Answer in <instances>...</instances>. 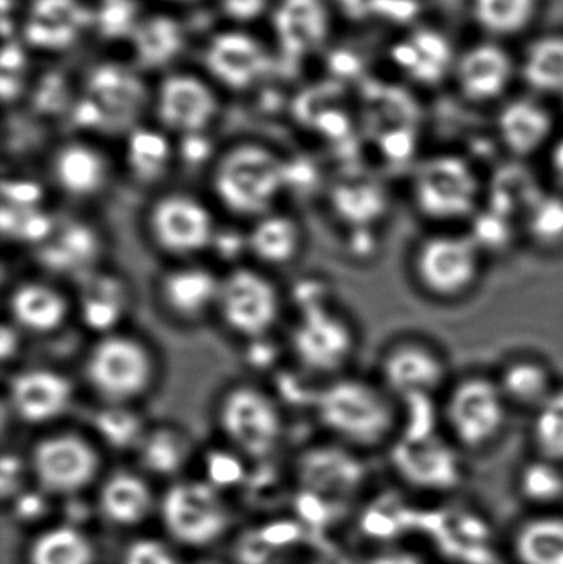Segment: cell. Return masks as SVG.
Returning <instances> with one entry per match:
<instances>
[{"label": "cell", "mask_w": 563, "mask_h": 564, "mask_svg": "<svg viewBox=\"0 0 563 564\" xmlns=\"http://www.w3.org/2000/svg\"><path fill=\"white\" fill-rule=\"evenodd\" d=\"M126 564H177L174 556L155 542H138L128 550Z\"/></svg>", "instance_id": "cell-49"}, {"label": "cell", "mask_w": 563, "mask_h": 564, "mask_svg": "<svg viewBox=\"0 0 563 564\" xmlns=\"http://www.w3.org/2000/svg\"><path fill=\"white\" fill-rule=\"evenodd\" d=\"M456 82L466 98L476 102L499 98L515 76L512 56L496 43H478L456 62Z\"/></svg>", "instance_id": "cell-22"}, {"label": "cell", "mask_w": 563, "mask_h": 564, "mask_svg": "<svg viewBox=\"0 0 563 564\" xmlns=\"http://www.w3.org/2000/svg\"><path fill=\"white\" fill-rule=\"evenodd\" d=\"M393 463L409 480L442 486L455 477V454L435 433H403L393 447Z\"/></svg>", "instance_id": "cell-25"}, {"label": "cell", "mask_w": 563, "mask_h": 564, "mask_svg": "<svg viewBox=\"0 0 563 564\" xmlns=\"http://www.w3.org/2000/svg\"><path fill=\"white\" fill-rule=\"evenodd\" d=\"M76 383L66 371L48 365L17 368L7 378L6 408L30 427L58 423L75 404Z\"/></svg>", "instance_id": "cell-10"}, {"label": "cell", "mask_w": 563, "mask_h": 564, "mask_svg": "<svg viewBox=\"0 0 563 564\" xmlns=\"http://www.w3.org/2000/svg\"><path fill=\"white\" fill-rule=\"evenodd\" d=\"M557 464L542 459L532 464L522 476V489L528 499L535 502H551L559 499L563 490V479L557 470Z\"/></svg>", "instance_id": "cell-43"}, {"label": "cell", "mask_w": 563, "mask_h": 564, "mask_svg": "<svg viewBox=\"0 0 563 564\" xmlns=\"http://www.w3.org/2000/svg\"><path fill=\"white\" fill-rule=\"evenodd\" d=\"M297 476L307 492L336 499L359 486L362 469L346 451L336 446H316L304 451L297 460Z\"/></svg>", "instance_id": "cell-23"}, {"label": "cell", "mask_w": 563, "mask_h": 564, "mask_svg": "<svg viewBox=\"0 0 563 564\" xmlns=\"http://www.w3.org/2000/svg\"><path fill=\"white\" fill-rule=\"evenodd\" d=\"M274 335L271 337L258 338V340L245 341L250 347L247 351V361L255 370H271L278 367V354L280 348L273 344Z\"/></svg>", "instance_id": "cell-47"}, {"label": "cell", "mask_w": 563, "mask_h": 564, "mask_svg": "<svg viewBox=\"0 0 563 564\" xmlns=\"http://www.w3.org/2000/svg\"><path fill=\"white\" fill-rule=\"evenodd\" d=\"M93 550L82 533L56 529L36 540L32 564H91Z\"/></svg>", "instance_id": "cell-41"}, {"label": "cell", "mask_w": 563, "mask_h": 564, "mask_svg": "<svg viewBox=\"0 0 563 564\" xmlns=\"http://www.w3.org/2000/svg\"><path fill=\"white\" fill-rule=\"evenodd\" d=\"M296 510L301 519L310 525H323L329 519V507H327L326 500L316 494L307 492V490H303L297 496Z\"/></svg>", "instance_id": "cell-50"}, {"label": "cell", "mask_w": 563, "mask_h": 564, "mask_svg": "<svg viewBox=\"0 0 563 564\" xmlns=\"http://www.w3.org/2000/svg\"><path fill=\"white\" fill-rule=\"evenodd\" d=\"M22 463L17 456H3L2 459V494L3 497L9 496L19 482L20 474H22Z\"/></svg>", "instance_id": "cell-55"}, {"label": "cell", "mask_w": 563, "mask_h": 564, "mask_svg": "<svg viewBox=\"0 0 563 564\" xmlns=\"http://www.w3.org/2000/svg\"><path fill=\"white\" fill-rule=\"evenodd\" d=\"M7 321L26 337H53L75 317L73 295L46 278H23L6 295Z\"/></svg>", "instance_id": "cell-14"}, {"label": "cell", "mask_w": 563, "mask_h": 564, "mask_svg": "<svg viewBox=\"0 0 563 564\" xmlns=\"http://www.w3.org/2000/svg\"><path fill=\"white\" fill-rule=\"evenodd\" d=\"M274 23L290 56L304 55L326 39L327 12L321 0H283Z\"/></svg>", "instance_id": "cell-29"}, {"label": "cell", "mask_w": 563, "mask_h": 564, "mask_svg": "<svg viewBox=\"0 0 563 564\" xmlns=\"http://www.w3.org/2000/svg\"><path fill=\"white\" fill-rule=\"evenodd\" d=\"M220 278L221 273L202 261L169 263L154 282L155 304L172 324H202L215 315Z\"/></svg>", "instance_id": "cell-13"}, {"label": "cell", "mask_w": 563, "mask_h": 564, "mask_svg": "<svg viewBox=\"0 0 563 564\" xmlns=\"http://www.w3.org/2000/svg\"><path fill=\"white\" fill-rule=\"evenodd\" d=\"M260 533L264 542H267L271 549L277 550L296 542L301 536V529L300 525L293 522H278L264 527L263 530H260Z\"/></svg>", "instance_id": "cell-51"}, {"label": "cell", "mask_w": 563, "mask_h": 564, "mask_svg": "<svg viewBox=\"0 0 563 564\" xmlns=\"http://www.w3.org/2000/svg\"><path fill=\"white\" fill-rule=\"evenodd\" d=\"M218 228L210 198L185 188H159L142 215L149 247L169 263L201 261L210 253Z\"/></svg>", "instance_id": "cell-4"}, {"label": "cell", "mask_w": 563, "mask_h": 564, "mask_svg": "<svg viewBox=\"0 0 563 564\" xmlns=\"http://www.w3.org/2000/svg\"><path fill=\"white\" fill-rule=\"evenodd\" d=\"M238 562L241 564H267L273 555L260 532L247 533L238 543Z\"/></svg>", "instance_id": "cell-48"}, {"label": "cell", "mask_w": 563, "mask_h": 564, "mask_svg": "<svg viewBox=\"0 0 563 564\" xmlns=\"http://www.w3.org/2000/svg\"><path fill=\"white\" fill-rule=\"evenodd\" d=\"M148 427L139 406L96 404L91 413L93 433L112 449H138Z\"/></svg>", "instance_id": "cell-36"}, {"label": "cell", "mask_w": 563, "mask_h": 564, "mask_svg": "<svg viewBox=\"0 0 563 564\" xmlns=\"http://www.w3.org/2000/svg\"><path fill=\"white\" fill-rule=\"evenodd\" d=\"M42 264L55 273H69L85 278L98 270L101 240L95 228L83 221H66L62 227L53 228L50 237L39 247Z\"/></svg>", "instance_id": "cell-24"}, {"label": "cell", "mask_w": 563, "mask_h": 564, "mask_svg": "<svg viewBox=\"0 0 563 564\" xmlns=\"http://www.w3.org/2000/svg\"><path fill=\"white\" fill-rule=\"evenodd\" d=\"M212 417L224 440L253 459L270 456L286 427L284 406L273 391L250 380L225 384L212 404Z\"/></svg>", "instance_id": "cell-5"}, {"label": "cell", "mask_w": 563, "mask_h": 564, "mask_svg": "<svg viewBox=\"0 0 563 564\" xmlns=\"http://www.w3.org/2000/svg\"><path fill=\"white\" fill-rule=\"evenodd\" d=\"M48 181L55 192L75 204L98 200L112 182L108 155L88 142L59 145L48 164Z\"/></svg>", "instance_id": "cell-16"}, {"label": "cell", "mask_w": 563, "mask_h": 564, "mask_svg": "<svg viewBox=\"0 0 563 564\" xmlns=\"http://www.w3.org/2000/svg\"><path fill=\"white\" fill-rule=\"evenodd\" d=\"M306 247V230L290 212H270L248 224L247 257L263 270L278 271L293 267Z\"/></svg>", "instance_id": "cell-19"}, {"label": "cell", "mask_w": 563, "mask_h": 564, "mask_svg": "<svg viewBox=\"0 0 563 564\" xmlns=\"http://www.w3.org/2000/svg\"><path fill=\"white\" fill-rule=\"evenodd\" d=\"M85 101L98 116L99 128H126L141 112L145 89L132 73L102 66L93 73Z\"/></svg>", "instance_id": "cell-20"}, {"label": "cell", "mask_w": 563, "mask_h": 564, "mask_svg": "<svg viewBox=\"0 0 563 564\" xmlns=\"http://www.w3.org/2000/svg\"><path fill=\"white\" fill-rule=\"evenodd\" d=\"M217 101L214 93L192 76H174L159 95V119L171 131L198 135L214 119Z\"/></svg>", "instance_id": "cell-21"}, {"label": "cell", "mask_w": 563, "mask_h": 564, "mask_svg": "<svg viewBox=\"0 0 563 564\" xmlns=\"http://www.w3.org/2000/svg\"><path fill=\"white\" fill-rule=\"evenodd\" d=\"M498 131L509 151L516 155H531L552 138L554 119L535 99L519 98L502 108Z\"/></svg>", "instance_id": "cell-27"}, {"label": "cell", "mask_w": 563, "mask_h": 564, "mask_svg": "<svg viewBox=\"0 0 563 564\" xmlns=\"http://www.w3.org/2000/svg\"><path fill=\"white\" fill-rule=\"evenodd\" d=\"M286 295L271 271L245 261L221 273L215 321L240 341L274 335Z\"/></svg>", "instance_id": "cell-6"}, {"label": "cell", "mask_w": 563, "mask_h": 564, "mask_svg": "<svg viewBox=\"0 0 563 564\" xmlns=\"http://www.w3.org/2000/svg\"><path fill=\"white\" fill-rule=\"evenodd\" d=\"M445 380V361L423 345H397L380 361V384L399 404L435 397Z\"/></svg>", "instance_id": "cell-17"}, {"label": "cell", "mask_w": 563, "mask_h": 564, "mask_svg": "<svg viewBox=\"0 0 563 564\" xmlns=\"http://www.w3.org/2000/svg\"><path fill=\"white\" fill-rule=\"evenodd\" d=\"M141 466L159 476H172L191 456V434L175 423L149 424L138 447Z\"/></svg>", "instance_id": "cell-31"}, {"label": "cell", "mask_w": 563, "mask_h": 564, "mask_svg": "<svg viewBox=\"0 0 563 564\" xmlns=\"http://www.w3.org/2000/svg\"><path fill=\"white\" fill-rule=\"evenodd\" d=\"M311 414L339 443L357 447L379 446L400 426L399 403L380 381L349 373L321 381Z\"/></svg>", "instance_id": "cell-2"}, {"label": "cell", "mask_w": 563, "mask_h": 564, "mask_svg": "<svg viewBox=\"0 0 563 564\" xmlns=\"http://www.w3.org/2000/svg\"><path fill=\"white\" fill-rule=\"evenodd\" d=\"M30 467L43 489L72 494L88 486L99 469V453L86 434L53 430L33 444Z\"/></svg>", "instance_id": "cell-11"}, {"label": "cell", "mask_w": 563, "mask_h": 564, "mask_svg": "<svg viewBox=\"0 0 563 564\" xmlns=\"http://www.w3.org/2000/svg\"><path fill=\"white\" fill-rule=\"evenodd\" d=\"M509 403L498 381L472 377L459 381L448 394L443 417L463 446L485 447L502 433Z\"/></svg>", "instance_id": "cell-12"}, {"label": "cell", "mask_w": 563, "mask_h": 564, "mask_svg": "<svg viewBox=\"0 0 563 564\" xmlns=\"http://www.w3.org/2000/svg\"><path fill=\"white\" fill-rule=\"evenodd\" d=\"M207 184L215 208L248 225L280 208L288 191V161L268 145L240 142L212 162Z\"/></svg>", "instance_id": "cell-1"}, {"label": "cell", "mask_w": 563, "mask_h": 564, "mask_svg": "<svg viewBox=\"0 0 563 564\" xmlns=\"http://www.w3.org/2000/svg\"><path fill=\"white\" fill-rule=\"evenodd\" d=\"M496 381L509 406L532 408L534 411L555 391L549 368L531 358H519L506 365Z\"/></svg>", "instance_id": "cell-32"}, {"label": "cell", "mask_w": 563, "mask_h": 564, "mask_svg": "<svg viewBox=\"0 0 563 564\" xmlns=\"http://www.w3.org/2000/svg\"><path fill=\"white\" fill-rule=\"evenodd\" d=\"M539 0H472L475 22L496 36L518 35L538 13Z\"/></svg>", "instance_id": "cell-37"}, {"label": "cell", "mask_w": 563, "mask_h": 564, "mask_svg": "<svg viewBox=\"0 0 563 564\" xmlns=\"http://www.w3.org/2000/svg\"><path fill=\"white\" fill-rule=\"evenodd\" d=\"M397 58L419 78L432 79L439 78L445 72L452 55L442 36L423 32L402 43Z\"/></svg>", "instance_id": "cell-39"}, {"label": "cell", "mask_w": 563, "mask_h": 564, "mask_svg": "<svg viewBox=\"0 0 563 564\" xmlns=\"http://www.w3.org/2000/svg\"><path fill=\"white\" fill-rule=\"evenodd\" d=\"M17 510H19L20 516L26 517V519H29V517L39 516L40 510H42V500L35 496L23 497Z\"/></svg>", "instance_id": "cell-58"}, {"label": "cell", "mask_w": 563, "mask_h": 564, "mask_svg": "<svg viewBox=\"0 0 563 564\" xmlns=\"http://www.w3.org/2000/svg\"><path fill=\"white\" fill-rule=\"evenodd\" d=\"M22 53L17 46L6 45L2 53V68L3 73L9 72V69H17L20 65H22Z\"/></svg>", "instance_id": "cell-57"}, {"label": "cell", "mask_w": 563, "mask_h": 564, "mask_svg": "<svg viewBox=\"0 0 563 564\" xmlns=\"http://www.w3.org/2000/svg\"><path fill=\"white\" fill-rule=\"evenodd\" d=\"M132 17H134V7L129 0H108L102 7L99 22L105 33L119 35L129 29Z\"/></svg>", "instance_id": "cell-46"}, {"label": "cell", "mask_w": 563, "mask_h": 564, "mask_svg": "<svg viewBox=\"0 0 563 564\" xmlns=\"http://www.w3.org/2000/svg\"><path fill=\"white\" fill-rule=\"evenodd\" d=\"M75 317L93 337L121 330L132 305L131 284L118 271H91L78 281L73 295Z\"/></svg>", "instance_id": "cell-18"}, {"label": "cell", "mask_w": 563, "mask_h": 564, "mask_svg": "<svg viewBox=\"0 0 563 564\" xmlns=\"http://www.w3.org/2000/svg\"><path fill=\"white\" fill-rule=\"evenodd\" d=\"M89 22L91 13L78 0H36L25 26V36L32 45L42 48H63Z\"/></svg>", "instance_id": "cell-28"}, {"label": "cell", "mask_w": 563, "mask_h": 564, "mask_svg": "<svg viewBox=\"0 0 563 564\" xmlns=\"http://www.w3.org/2000/svg\"><path fill=\"white\" fill-rule=\"evenodd\" d=\"M25 335L13 327L9 321L3 322L2 327V360L3 365H9L10 361H15L22 350V340Z\"/></svg>", "instance_id": "cell-52"}, {"label": "cell", "mask_w": 563, "mask_h": 564, "mask_svg": "<svg viewBox=\"0 0 563 564\" xmlns=\"http://www.w3.org/2000/svg\"><path fill=\"white\" fill-rule=\"evenodd\" d=\"M152 496L144 480L134 474L118 473L105 484L101 507L106 516L122 525H134L148 516Z\"/></svg>", "instance_id": "cell-33"}, {"label": "cell", "mask_w": 563, "mask_h": 564, "mask_svg": "<svg viewBox=\"0 0 563 564\" xmlns=\"http://www.w3.org/2000/svg\"><path fill=\"white\" fill-rule=\"evenodd\" d=\"M552 172H554L555 181L563 188V135L555 142L554 151L551 155Z\"/></svg>", "instance_id": "cell-56"}, {"label": "cell", "mask_w": 563, "mask_h": 564, "mask_svg": "<svg viewBox=\"0 0 563 564\" xmlns=\"http://www.w3.org/2000/svg\"><path fill=\"white\" fill-rule=\"evenodd\" d=\"M267 0H224V9L228 15L238 20H250L260 15Z\"/></svg>", "instance_id": "cell-53"}, {"label": "cell", "mask_w": 563, "mask_h": 564, "mask_svg": "<svg viewBox=\"0 0 563 564\" xmlns=\"http://www.w3.org/2000/svg\"><path fill=\"white\" fill-rule=\"evenodd\" d=\"M339 3L347 15L354 19H366L372 13L382 12L389 6V0H339Z\"/></svg>", "instance_id": "cell-54"}, {"label": "cell", "mask_w": 563, "mask_h": 564, "mask_svg": "<svg viewBox=\"0 0 563 564\" xmlns=\"http://www.w3.org/2000/svg\"><path fill=\"white\" fill-rule=\"evenodd\" d=\"M532 440L542 459L563 463V388H555L534 411Z\"/></svg>", "instance_id": "cell-40"}, {"label": "cell", "mask_w": 563, "mask_h": 564, "mask_svg": "<svg viewBox=\"0 0 563 564\" xmlns=\"http://www.w3.org/2000/svg\"><path fill=\"white\" fill-rule=\"evenodd\" d=\"M483 251L469 235L439 234L416 248L413 271L429 294L455 299L466 294L481 274Z\"/></svg>", "instance_id": "cell-9"}, {"label": "cell", "mask_w": 563, "mask_h": 564, "mask_svg": "<svg viewBox=\"0 0 563 564\" xmlns=\"http://www.w3.org/2000/svg\"><path fill=\"white\" fill-rule=\"evenodd\" d=\"M134 45L144 65H164L182 48L181 26L169 17H151L136 26Z\"/></svg>", "instance_id": "cell-38"}, {"label": "cell", "mask_w": 563, "mask_h": 564, "mask_svg": "<svg viewBox=\"0 0 563 564\" xmlns=\"http://www.w3.org/2000/svg\"><path fill=\"white\" fill-rule=\"evenodd\" d=\"M174 164V149L162 132L136 129L126 142L124 167L139 187L158 188Z\"/></svg>", "instance_id": "cell-30"}, {"label": "cell", "mask_w": 563, "mask_h": 564, "mask_svg": "<svg viewBox=\"0 0 563 564\" xmlns=\"http://www.w3.org/2000/svg\"><path fill=\"white\" fill-rule=\"evenodd\" d=\"M515 550L519 564H563L562 517H539L522 525Z\"/></svg>", "instance_id": "cell-35"}, {"label": "cell", "mask_w": 563, "mask_h": 564, "mask_svg": "<svg viewBox=\"0 0 563 564\" xmlns=\"http://www.w3.org/2000/svg\"><path fill=\"white\" fill-rule=\"evenodd\" d=\"M207 65L215 76L231 88H245L270 68L260 43L245 33H221L208 46Z\"/></svg>", "instance_id": "cell-26"}, {"label": "cell", "mask_w": 563, "mask_h": 564, "mask_svg": "<svg viewBox=\"0 0 563 564\" xmlns=\"http://www.w3.org/2000/svg\"><path fill=\"white\" fill-rule=\"evenodd\" d=\"M522 76L534 91L563 95V35L532 42L522 59Z\"/></svg>", "instance_id": "cell-34"}, {"label": "cell", "mask_w": 563, "mask_h": 564, "mask_svg": "<svg viewBox=\"0 0 563 564\" xmlns=\"http://www.w3.org/2000/svg\"><path fill=\"white\" fill-rule=\"evenodd\" d=\"M284 345L300 370L324 381L346 373L357 350V330L334 301H327L296 311Z\"/></svg>", "instance_id": "cell-7"}, {"label": "cell", "mask_w": 563, "mask_h": 564, "mask_svg": "<svg viewBox=\"0 0 563 564\" xmlns=\"http://www.w3.org/2000/svg\"><path fill=\"white\" fill-rule=\"evenodd\" d=\"M208 480L212 486H234L245 477L243 464L240 457L225 451H214L205 457Z\"/></svg>", "instance_id": "cell-45"}, {"label": "cell", "mask_w": 563, "mask_h": 564, "mask_svg": "<svg viewBox=\"0 0 563 564\" xmlns=\"http://www.w3.org/2000/svg\"><path fill=\"white\" fill-rule=\"evenodd\" d=\"M159 377L155 348L124 328L93 338L82 358V380L96 404L139 406L154 391Z\"/></svg>", "instance_id": "cell-3"}, {"label": "cell", "mask_w": 563, "mask_h": 564, "mask_svg": "<svg viewBox=\"0 0 563 564\" xmlns=\"http://www.w3.org/2000/svg\"><path fill=\"white\" fill-rule=\"evenodd\" d=\"M162 509L169 532L187 545H207L227 527V516L212 484L172 487Z\"/></svg>", "instance_id": "cell-15"}, {"label": "cell", "mask_w": 563, "mask_h": 564, "mask_svg": "<svg viewBox=\"0 0 563 564\" xmlns=\"http://www.w3.org/2000/svg\"><path fill=\"white\" fill-rule=\"evenodd\" d=\"M412 197L429 220H468L478 212L481 181L463 159L439 155L420 165L412 181Z\"/></svg>", "instance_id": "cell-8"}, {"label": "cell", "mask_w": 563, "mask_h": 564, "mask_svg": "<svg viewBox=\"0 0 563 564\" xmlns=\"http://www.w3.org/2000/svg\"><path fill=\"white\" fill-rule=\"evenodd\" d=\"M524 225L541 247L563 243V197L541 194L524 212Z\"/></svg>", "instance_id": "cell-42"}, {"label": "cell", "mask_w": 563, "mask_h": 564, "mask_svg": "<svg viewBox=\"0 0 563 564\" xmlns=\"http://www.w3.org/2000/svg\"><path fill=\"white\" fill-rule=\"evenodd\" d=\"M509 215L505 212L492 208L491 214H476L473 217V230L475 234L469 235L472 240L478 245L479 250L485 251L486 248L498 250L508 243L511 237V228H509Z\"/></svg>", "instance_id": "cell-44"}]
</instances>
